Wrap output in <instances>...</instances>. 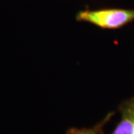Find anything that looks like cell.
<instances>
[{
    "label": "cell",
    "instance_id": "cell-1",
    "mask_svg": "<svg viewBox=\"0 0 134 134\" xmlns=\"http://www.w3.org/2000/svg\"><path fill=\"white\" fill-rule=\"evenodd\" d=\"M78 22H84L104 29H117L134 21V10L102 8L79 11Z\"/></svg>",
    "mask_w": 134,
    "mask_h": 134
},
{
    "label": "cell",
    "instance_id": "cell-2",
    "mask_svg": "<svg viewBox=\"0 0 134 134\" xmlns=\"http://www.w3.org/2000/svg\"><path fill=\"white\" fill-rule=\"evenodd\" d=\"M120 112L119 123L110 134H134V97L121 105Z\"/></svg>",
    "mask_w": 134,
    "mask_h": 134
},
{
    "label": "cell",
    "instance_id": "cell-3",
    "mask_svg": "<svg viewBox=\"0 0 134 134\" xmlns=\"http://www.w3.org/2000/svg\"><path fill=\"white\" fill-rule=\"evenodd\" d=\"M115 113H110L95 126L89 128H71L67 131L66 134H100L103 127L111 119Z\"/></svg>",
    "mask_w": 134,
    "mask_h": 134
}]
</instances>
